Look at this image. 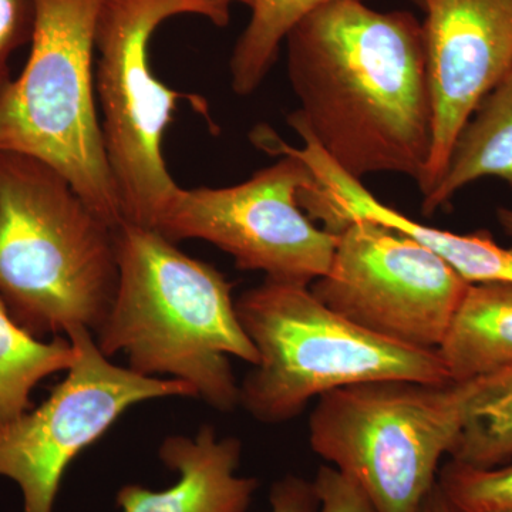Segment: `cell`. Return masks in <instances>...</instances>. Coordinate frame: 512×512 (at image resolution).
Masks as SVG:
<instances>
[{
  "label": "cell",
  "instance_id": "6da1fadb",
  "mask_svg": "<svg viewBox=\"0 0 512 512\" xmlns=\"http://www.w3.org/2000/svg\"><path fill=\"white\" fill-rule=\"evenodd\" d=\"M298 110L288 124L345 173L423 178L433 109L423 23L410 12H379L363 0L313 10L285 39Z\"/></svg>",
  "mask_w": 512,
  "mask_h": 512
},
{
  "label": "cell",
  "instance_id": "7a4b0ae2",
  "mask_svg": "<svg viewBox=\"0 0 512 512\" xmlns=\"http://www.w3.org/2000/svg\"><path fill=\"white\" fill-rule=\"evenodd\" d=\"M119 285L94 333L107 357L124 353L128 369L187 383L218 412L239 406L229 356L255 366L259 356L238 319L232 285L214 266L184 254L153 228H114Z\"/></svg>",
  "mask_w": 512,
  "mask_h": 512
},
{
  "label": "cell",
  "instance_id": "3957f363",
  "mask_svg": "<svg viewBox=\"0 0 512 512\" xmlns=\"http://www.w3.org/2000/svg\"><path fill=\"white\" fill-rule=\"evenodd\" d=\"M119 285L114 227L59 171L0 153V299L37 338L96 333Z\"/></svg>",
  "mask_w": 512,
  "mask_h": 512
},
{
  "label": "cell",
  "instance_id": "277c9868",
  "mask_svg": "<svg viewBox=\"0 0 512 512\" xmlns=\"http://www.w3.org/2000/svg\"><path fill=\"white\" fill-rule=\"evenodd\" d=\"M235 308L259 356L239 384V406L259 423H286L315 397L350 384L453 382L437 350L367 332L320 302L308 285L265 278Z\"/></svg>",
  "mask_w": 512,
  "mask_h": 512
},
{
  "label": "cell",
  "instance_id": "5b68a950",
  "mask_svg": "<svg viewBox=\"0 0 512 512\" xmlns=\"http://www.w3.org/2000/svg\"><path fill=\"white\" fill-rule=\"evenodd\" d=\"M103 0H36L30 55L0 90V153L49 164L114 228L123 212L111 174L94 84Z\"/></svg>",
  "mask_w": 512,
  "mask_h": 512
},
{
  "label": "cell",
  "instance_id": "8992f818",
  "mask_svg": "<svg viewBox=\"0 0 512 512\" xmlns=\"http://www.w3.org/2000/svg\"><path fill=\"white\" fill-rule=\"evenodd\" d=\"M474 380H375L319 397L312 450L362 485L377 512H417L470 409Z\"/></svg>",
  "mask_w": 512,
  "mask_h": 512
},
{
  "label": "cell",
  "instance_id": "52a82bcc",
  "mask_svg": "<svg viewBox=\"0 0 512 512\" xmlns=\"http://www.w3.org/2000/svg\"><path fill=\"white\" fill-rule=\"evenodd\" d=\"M180 15L229 23V12L207 0H103L94 36L101 133L123 221L153 229L180 188L165 164L164 134L180 100L195 97L157 79L150 42L165 20Z\"/></svg>",
  "mask_w": 512,
  "mask_h": 512
},
{
  "label": "cell",
  "instance_id": "ba28073f",
  "mask_svg": "<svg viewBox=\"0 0 512 512\" xmlns=\"http://www.w3.org/2000/svg\"><path fill=\"white\" fill-rule=\"evenodd\" d=\"M275 157L232 187L178 188L154 229L173 242H210L242 271L311 286L328 272L338 235L302 210L299 194L316 184L308 165L289 153Z\"/></svg>",
  "mask_w": 512,
  "mask_h": 512
},
{
  "label": "cell",
  "instance_id": "9c48e42d",
  "mask_svg": "<svg viewBox=\"0 0 512 512\" xmlns=\"http://www.w3.org/2000/svg\"><path fill=\"white\" fill-rule=\"evenodd\" d=\"M74 362L45 402L0 429V477L20 488L23 512H55L64 473L134 404L194 397L187 383L117 366L89 329L66 333Z\"/></svg>",
  "mask_w": 512,
  "mask_h": 512
},
{
  "label": "cell",
  "instance_id": "30bf717a",
  "mask_svg": "<svg viewBox=\"0 0 512 512\" xmlns=\"http://www.w3.org/2000/svg\"><path fill=\"white\" fill-rule=\"evenodd\" d=\"M468 282L429 248L369 220L338 234L328 272L309 288L360 328L409 348L437 350Z\"/></svg>",
  "mask_w": 512,
  "mask_h": 512
},
{
  "label": "cell",
  "instance_id": "8fae6325",
  "mask_svg": "<svg viewBox=\"0 0 512 512\" xmlns=\"http://www.w3.org/2000/svg\"><path fill=\"white\" fill-rule=\"evenodd\" d=\"M433 141L419 183L427 195L446 170L461 128L512 73V0H421Z\"/></svg>",
  "mask_w": 512,
  "mask_h": 512
},
{
  "label": "cell",
  "instance_id": "7c38bea8",
  "mask_svg": "<svg viewBox=\"0 0 512 512\" xmlns=\"http://www.w3.org/2000/svg\"><path fill=\"white\" fill-rule=\"evenodd\" d=\"M291 153L315 175V188L303 192L301 205L326 231L338 235L353 220L377 222L429 248L468 284L512 282V248L500 247L488 232L454 234L412 220L377 200L311 140H303L301 148L292 147Z\"/></svg>",
  "mask_w": 512,
  "mask_h": 512
},
{
  "label": "cell",
  "instance_id": "4fadbf2b",
  "mask_svg": "<svg viewBox=\"0 0 512 512\" xmlns=\"http://www.w3.org/2000/svg\"><path fill=\"white\" fill-rule=\"evenodd\" d=\"M158 456L178 474L167 490L153 491L137 484L120 488L116 503L123 512H247L258 480L237 476L242 443L220 437L212 426H201L194 439L167 437Z\"/></svg>",
  "mask_w": 512,
  "mask_h": 512
},
{
  "label": "cell",
  "instance_id": "5bb4252c",
  "mask_svg": "<svg viewBox=\"0 0 512 512\" xmlns=\"http://www.w3.org/2000/svg\"><path fill=\"white\" fill-rule=\"evenodd\" d=\"M437 353L453 382L512 366V282L468 285Z\"/></svg>",
  "mask_w": 512,
  "mask_h": 512
},
{
  "label": "cell",
  "instance_id": "9a60e30c",
  "mask_svg": "<svg viewBox=\"0 0 512 512\" xmlns=\"http://www.w3.org/2000/svg\"><path fill=\"white\" fill-rule=\"evenodd\" d=\"M484 177L500 178L512 188V73L461 128L439 183L423 197V214H434L461 188Z\"/></svg>",
  "mask_w": 512,
  "mask_h": 512
},
{
  "label": "cell",
  "instance_id": "2e32d148",
  "mask_svg": "<svg viewBox=\"0 0 512 512\" xmlns=\"http://www.w3.org/2000/svg\"><path fill=\"white\" fill-rule=\"evenodd\" d=\"M76 357L64 336L45 342L10 316L0 299V429L29 412L30 394L55 373L67 372Z\"/></svg>",
  "mask_w": 512,
  "mask_h": 512
},
{
  "label": "cell",
  "instance_id": "e0dca14e",
  "mask_svg": "<svg viewBox=\"0 0 512 512\" xmlns=\"http://www.w3.org/2000/svg\"><path fill=\"white\" fill-rule=\"evenodd\" d=\"M464 466L494 468L512 458V366L474 379L470 409L450 451Z\"/></svg>",
  "mask_w": 512,
  "mask_h": 512
},
{
  "label": "cell",
  "instance_id": "ac0fdd59",
  "mask_svg": "<svg viewBox=\"0 0 512 512\" xmlns=\"http://www.w3.org/2000/svg\"><path fill=\"white\" fill-rule=\"evenodd\" d=\"M336 0H254L247 28L229 60L231 86L249 96L264 83L278 59L282 42L296 23Z\"/></svg>",
  "mask_w": 512,
  "mask_h": 512
},
{
  "label": "cell",
  "instance_id": "d6986e66",
  "mask_svg": "<svg viewBox=\"0 0 512 512\" xmlns=\"http://www.w3.org/2000/svg\"><path fill=\"white\" fill-rule=\"evenodd\" d=\"M437 483L461 512L512 510V464L476 468L450 460L440 468Z\"/></svg>",
  "mask_w": 512,
  "mask_h": 512
},
{
  "label": "cell",
  "instance_id": "ffe728a7",
  "mask_svg": "<svg viewBox=\"0 0 512 512\" xmlns=\"http://www.w3.org/2000/svg\"><path fill=\"white\" fill-rule=\"evenodd\" d=\"M35 23L36 0H0V90L12 80L13 53L32 42Z\"/></svg>",
  "mask_w": 512,
  "mask_h": 512
},
{
  "label": "cell",
  "instance_id": "44dd1931",
  "mask_svg": "<svg viewBox=\"0 0 512 512\" xmlns=\"http://www.w3.org/2000/svg\"><path fill=\"white\" fill-rule=\"evenodd\" d=\"M312 483L319 503L316 512H377L362 485L336 467H320Z\"/></svg>",
  "mask_w": 512,
  "mask_h": 512
},
{
  "label": "cell",
  "instance_id": "7402d4cb",
  "mask_svg": "<svg viewBox=\"0 0 512 512\" xmlns=\"http://www.w3.org/2000/svg\"><path fill=\"white\" fill-rule=\"evenodd\" d=\"M269 504L271 512H316L319 505L312 481L296 476L272 484Z\"/></svg>",
  "mask_w": 512,
  "mask_h": 512
},
{
  "label": "cell",
  "instance_id": "603a6c76",
  "mask_svg": "<svg viewBox=\"0 0 512 512\" xmlns=\"http://www.w3.org/2000/svg\"><path fill=\"white\" fill-rule=\"evenodd\" d=\"M417 512H461L458 508L451 504L446 494L441 490L439 483L434 485L433 490L424 498L419 511Z\"/></svg>",
  "mask_w": 512,
  "mask_h": 512
},
{
  "label": "cell",
  "instance_id": "cb8c5ba5",
  "mask_svg": "<svg viewBox=\"0 0 512 512\" xmlns=\"http://www.w3.org/2000/svg\"><path fill=\"white\" fill-rule=\"evenodd\" d=\"M497 221L503 228L505 234L512 237V210L511 208L501 207L497 210Z\"/></svg>",
  "mask_w": 512,
  "mask_h": 512
},
{
  "label": "cell",
  "instance_id": "d4e9b609",
  "mask_svg": "<svg viewBox=\"0 0 512 512\" xmlns=\"http://www.w3.org/2000/svg\"><path fill=\"white\" fill-rule=\"evenodd\" d=\"M207 2H210L211 5L217 6V8L225 10V12H229V6H231L232 3H241V5L249 6V8H251L254 0H207Z\"/></svg>",
  "mask_w": 512,
  "mask_h": 512
},
{
  "label": "cell",
  "instance_id": "484cf974",
  "mask_svg": "<svg viewBox=\"0 0 512 512\" xmlns=\"http://www.w3.org/2000/svg\"><path fill=\"white\" fill-rule=\"evenodd\" d=\"M414 2L421 3V0H414Z\"/></svg>",
  "mask_w": 512,
  "mask_h": 512
},
{
  "label": "cell",
  "instance_id": "4316f807",
  "mask_svg": "<svg viewBox=\"0 0 512 512\" xmlns=\"http://www.w3.org/2000/svg\"><path fill=\"white\" fill-rule=\"evenodd\" d=\"M500 512H512V510H510V511H500Z\"/></svg>",
  "mask_w": 512,
  "mask_h": 512
}]
</instances>
